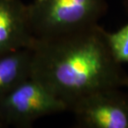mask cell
I'll return each instance as SVG.
<instances>
[{
    "mask_svg": "<svg viewBox=\"0 0 128 128\" xmlns=\"http://www.w3.org/2000/svg\"><path fill=\"white\" fill-rule=\"evenodd\" d=\"M104 28L96 25L58 37L35 39L31 76L61 100L68 111L79 100L128 86V73L112 56Z\"/></svg>",
    "mask_w": 128,
    "mask_h": 128,
    "instance_id": "obj_1",
    "label": "cell"
},
{
    "mask_svg": "<svg viewBox=\"0 0 128 128\" xmlns=\"http://www.w3.org/2000/svg\"><path fill=\"white\" fill-rule=\"evenodd\" d=\"M107 45L117 62L128 63V22L115 32L105 31Z\"/></svg>",
    "mask_w": 128,
    "mask_h": 128,
    "instance_id": "obj_7",
    "label": "cell"
},
{
    "mask_svg": "<svg viewBox=\"0 0 128 128\" xmlns=\"http://www.w3.org/2000/svg\"><path fill=\"white\" fill-rule=\"evenodd\" d=\"M107 88L76 102L69 111L82 128H128V93Z\"/></svg>",
    "mask_w": 128,
    "mask_h": 128,
    "instance_id": "obj_4",
    "label": "cell"
},
{
    "mask_svg": "<svg viewBox=\"0 0 128 128\" xmlns=\"http://www.w3.org/2000/svg\"><path fill=\"white\" fill-rule=\"evenodd\" d=\"M34 42L27 5L22 0H0V55L31 48Z\"/></svg>",
    "mask_w": 128,
    "mask_h": 128,
    "instance_id": "obj_5",
    "label": "cell"
},
{
    "mask_svg": "<svg viewBox=\"0 0 128 128\" xmlns=\"http://www.w3.org/2000/svg\"><path fill=\"white\" fill-rule=\"evenodd\" d=\"M32 61V47L0 55V101L20 83L31 78Z\"/></svg>",
    "mask_w": 128,
    "mask_h": 128,
    "instance_id": "obj_6",
    "label": "cell"
},
{
    "mask_svg": "<svg viewBox=\"0 0 128 128\" xmlns=\"http://www.w3.org/2000/svg\"><path fill=\"white\" fill-rule=\"evenodd\" d=\"M127 88H128V86H127Z\"/></svg>",
    "mask_w": 128,
    "mask_h": 128,
    "instance_id": "obj_9",
    "label": "cell"
},
{
    "mask_svg": "<svg viewBox=\"0 0 128 128\" xmlns=\"http://www.w3.org/2000/svg\"><path fill=\"white\" fill-rule=\"evenodd\" d=\"M28 6L35 39L75 32L98 25L106 14V0H33Z\"/></svg>",
    "mask_w": 128,
    "mask_h": 128,
    "instance_id": "obj_2",
    "label": "cell"
},
{
    "mask_svg": "<svg viewBox=\"0 0 128 128\" xmlns=\"http://www.w3.org/2000/svg\"><path fill=\"white\" fill-rule=\"evenodd\" d=\"M63 112H68L66 105L32 76L0 101V120L4 126L28 127L43 116Z\"/></svg>",
    "mask_w": 128,
    "mask_h": 128,
    "instance_id": "obj_3",
    "label": "cell"
},
{
    "mask_svg": "<svg viewBox=\"0 0 128 128\" xmlns=\"http://www.w3.org/2000/svg\"><path fill=\"white\" fill-rule=\"evenodd\" d=\"M4 126H5L4 124L2 123V122L1 121V120H0V128H2V127H4Z\"/></svg>",
    "mask_w": 128,
    "mask_h": 128,
    "instance_id": "obj_8",
    "label": "cell"
}]
</instances>
